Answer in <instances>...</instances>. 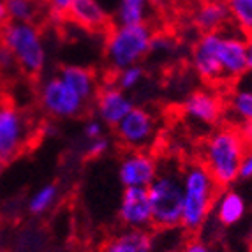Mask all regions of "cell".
<instances>
[{
    "instance_id": "6da1fadb",
    "label": "cell",
    "mask_w": 252,
    "mask_h": 252,
    "mask_svg": "<svg viewBox=\"0 0 252 252\" xmlns=\"http://www.w3.org/2000/svg\"><path fill=\"white\" fill-rule=\"evenodd\" d=\"M247 145L233 127H219L201 145V164L219 187H231L238 180L240 164Z\"/></svg>"
},
{
    "instance_id": "7a4b0ae2",
    "label": "cell",
    "mask_w": 252,
    "mask_h": 252,
    "mask_svg": "<svg viewBox=\"0 0 252 252\" xmlns=\"http://www.w3.org/2000/svg\"><path fill=\"white\" fill-rule=\"evenodd\" d=\"M184 205L180 227L187 233L201 231L212 215L219 185L201 162H192L182 169Z\"/></svg>"
},
{
    "instance_id": "3957f363",
    "label": "cell",
    "mask_w": 252,
    "mask_h": 252,
    "mask_svg": "<svg viewBox=\"0 0 252 252\" xmlns=\"http://www.w3.org/2000/svg\"><path fill=\"white\" fill-rule=\"evenodd\" d=\"M0 44L11 51L18 69L25 74H41L46 67L48 48L35 23L7 21L0 29Z\"/></svg>"
},
{
    "instance_id": "277c9868",
    "label": "cell",
    "mask_w": 252,
    "mask_h": 252,
    "mask_svg": "<svg viewBox=\"0 0 252 252\" xmlns=\"http://www.w3.org/2000/svg\"><path fill=\"white\" fill-rule=\"evenodd\" d=\"M147 192L152 206V226L157 229L180 227L184 205L182 171L171 168L159 169L157 177L147 187Z\"/></svg>"
},
{
    "instance_id": "5b68a950",
    "label": "cell",
    "mask_w": 252,
    "mask_h": 252,
    "mask_svg": "<svg viewBox=\"0 0 252 252\" xmlns=\"http://www.w3.org/2000/svg\"><path fill=\"white\" fill-rule=\"evenodd\" d=\"M154 32L147 23L138 25H117L106 37V60L113 71L136 65L150 53Z\"/></svg>"
},
{
    "instance_id": "8992f818",
    "label": "cell",
    "mask_w": 252,
    "mask_h": 252,
    "mask_svg": "<svg viewBox=\"0 0 252 252\" xmlns=\"http://www.w3.org/2000/svg\"><path fill=\"white\" fill-rule=\"evenodd\" d=\"M32 138V122L20 108L0 102V164L23 152Z\"/></svg>"
},
{
    "instance_id": "52a82bcc",
    "label": "cell",
    "mask_w": 252,
    "mask_h": 252,
    "mask_svg": "<svg viewBox=\"0 0 252 252\" xmlns=\"http://www.w3.org/2000/svg\"><path fill=\"white\" fill-rule=\"evenodd\" d=\"M39 101H41L42 109L50 117L59 118V120H71V118L80 117L89 102L81 95H78L59 74L50 76L41 83Z\"/></svg>"
},
{
    "instance_id": "ba28073f",
    "label": "cell",
    "mask_w": 252,
    "mask_h": 252,
    "mask_svg": "<svg viewBox=\"0 0 252 252\" xmlns=\"http://www.w3.org/2000/svg\"><path fill=\"white\" fill-rule=\"evenodd\" d=\"M219 65L222 71L224 81L242 80L245 72L251 69L247 51V35L240 34L238 30H219L217 44H215Z\"/></svg>"
},
{
    "instance_id": "9c48e42d",
    "label": "cell",
    "mask_w": 252,
    "mask_h": 252,
    "mask_svg": "<svg viewBox=\"0 0 252 252\" xmlns=\"http://www.w3.org/2000/svg\"><path fill=\"white\" fill-rule=\"evenodd\" d=\"M157 118L150 109L134 106L115 126L118 141L129 150H147L157 136Z\"/></svg>"
},
{
    "instance_id": "30bf717a",
    "label": "cell",
    "mask_w": 252,
    "mask_h": 252,
    "mask_svg": "<svg viewBox=\"0 0 252 252\" xmlns=\"http://www.w3.org/2000/svg\"><path fill=\"white\" fill-rule=\"evenodd\" d=\"M160 166L147 150H129L118 162V180L126 187H145L154 182Z\"/></svg>"
},
{
    "instance_id": "8fae6325",
    "label": "cell",
    "mask_w": 252,
    "mask_h": 252,
    "mask_svg": "<svg viewBox=\"0 0 252 252\" xmlns=\"http://www.w3.org/2000/svg\"><path fill=\"white\" fill-rule=\"evenodd\" d=\"M118 220L130 229L152 226V206L145 187H126L118 203Z\"/></svg>"
},
{
    "instance_id": "7c38bea8",
    "label": "cell",
    "mask_w": 252,
    "mask_h": 252,
    "mask_svg": "<svg viewBox=\"0 0 252 252\" xmlns=\"http://www.w3.org/2000/svg\"><path fill=\"white\" fill-rule=\"evenodd\" d=\"M217 35L219 30L217 32H201L190 51V65H192L194 72L210 85L224 83L222 71H220L217 55H215Z\"/></svg>"
},
{
    "instance_id": "4fadbf2b",
    "label": "cell",
    "mask_w": 252,
    "mask_h": 252,
    "mask_svg": "<svg viewBox=\"0 0 252 252\" xmlns=\"http://www.w3.org/2000/svg\"><path fill=\"white\" fill-rule=\"evenodd\" d=\"M182 111H184L185 118H189L190 122L210 127L219 124V120L222 118L224 102L212 90L199 89L185 97L184 104H182Z\"/></svg>"
},
{
    "instance_id": "5bb4252c",
    "label": "cell",
    "mask_w": 252,
    "mask_h": 252,
    "mask_svg": "<svg viewBox=\"0 0 252 252\" xmlns=\"http://www.w3.org/2000/svg\"><path fill=\"white\" fill-rule=\"evenodd\" d=\"M95 117L104 126L115 127L130 109L134 108V101L130 99L129 92L122 90L117 85H104L101 90L95 92Z\"/></svg>"
},
{
    "instance_id": "9a60e30c",
    "label": "cell",
    "mask_w": 252,
    "mask_h": 252,
    "mask_svg": "<svg viewBox=\"0 0 252 252\" xmlns=\"http://www.w3.org/2000/svg\"><path fill=\"white\" fill-rule=\"evenodd\" d=\"M212 214L222 227H233L247 215V199L238 190L224 187L220 192H217Z\"/></svg>"
},
{
    "instance_id": "2e32d148",
    "label": "cell",
    "mask_w": 252,
    "mask_h": 252,
    "mask_svg": "<svg viewBox=\"0 0 252 252\" xmlns=\"http://www.w3.org/2000/svg\"><path fill=\"white\" fill-rule=\"evenodd\" d=\"M101 252H156V236L148 229L126 227L115 233Z\"/></svg>"
},
{
    "instance_id": "e0dca14e",
    "label": "cell",
    "mask_w": 252,
    "mask_h": 252,
    "mask_svg": "<svg viewBox=\"0 0 252 252\" xmlns=\"http://www.w3.org/2000/svg\"><path fill=\"white\" fill-rule=\"evenodd\" d=\"M65 14L72 23L87 30H102L109 21V14L101 0H72Z\"/></svg>"
},
{
    "instance_id": "ac0fdd59",
    "label": "cell",
    "mask_w": 252,
    "mask_h": 252,
    "mask_svg": "<svg viewBox=\"0 0 252 252\" xmlns=\"http://www.w3.org/2000/svg\"><path fill=\"white\" fill-rule=\"evenodd\" d=\"M192 23L201 32L224 30L229 23L226 0H199L192 13Z\"/></svg>"
},
{
    "instance_id": "d6986e66",
    "label": "cell",
    "mask_w": 252,
    "mask_h": 252,
    "mask_svg": "<svg viewBox=\"0 0 252 252\" xmlns=\"http://www.w3.org/2000/svg\"><path fill=\"white\" fill-rule=\"evenodd\" d=\"M59 76L78 95L83 97L85 101H90L95 95L97 81L90 69L81 67V65H65L59 71Z\"/></svg>"
},
{
    "instance_id": "ffe728a7",
    "label": "cell",
    "mask_w": 252,
    "mask_h": 252,
    "mask_svg": "<svg viewBox=\"0 0 252 252\" xmlns=\"http://www.w3.org/2000/svg\"><path fill=\"white\" fill-rule=\"evenodd\" d=\"M227 113L236 124L252 122V89L240 81L229 90L227 95Z\"/></svg>"
},
{
    "instance_id": "44dd1931",
    "label": "cell",
    "mask_w": 252,
    "mask_h": 252,
    "mask_svg": "<svg viewBox=\"0 0 252 252\" xmlns=\"http://www.w3.org/2000/svg\"><path fill=\"white\" fill-rule=\"evenodd\" d=\"M152 0H118L115 20L120 25H138L147 23Z\"/></svg>"
},
{
    "instance_id": "7402d4cb",
    "label": "cell",
    "mask_w": 252,
    "mask_h": 252,
    "mask_svg": "<svg viewBox=\"0 0 252 252\" xmlns=\"http://www.w3.org/2000/svg\"><path fill=\"white\" fill-rule=\"evenodd\" d=\"M60 198V189L55 184H46L39 187L32 196H30L27 208L32 215H44L57 205Z\"/></svg>"
},
{
    "instance_id": "603a6c76",
    "label": "cell",
    "mask_w": 252,
    "mask_h": 252,
    "mask_svg": "<svg viewBox=\"0 0 252 252\" xmlns=\"http://www.w3.org/2000/svg\"><path fill=\"white\" fill-rule=\"evenodd\" d=\"M229 11V23L240 34H252V0H226Z\"/></svg>"
},
{
    "instance_id": "cb8c5ba5",
    "label": "cell",
    "mask_w": 252,
    "mask_h": 252,
    "mask_svg": "<svg viewBox=\"0 0 252 252\" xmlns=\"http://www.w3.org/2000/svg\"><path fill=\"white\" fill-rule=\"evenodd\" d=\"M41 0H5V11L9 21L34 23L39 16Z\"/></svg>"
},
{
    "instance_id": "d4e9b609",
    "label": "cell",
    "mask_w": 252,
    "mask_h": 252,
    "mask_svg": "<svg viewBox=\"0 0 252 252\" xmlns=\"http://www.w3.org/2000/svg\"><path fill=\"white\" fill-rule=\"evenodd\" d=\"M145 80V69L136 63V65H129V67H124L120 71H117V81L115 85L120 87L126 92L130 90H136L141 85V81Z\"/></svg>"
},
{
    "instance_id": "484cf974",
    "label": "cell",
    "mask_w": 252,
    "mask_h": 252,
    "mask_svg": "<svg viewBox=\"0 0 252 252\" xmlns=\"http://www.w3.org/2000/svg\"><path fill=\"white\" fill-rule=\"evenodd\" d=\"M177 50V41L168 34H157L152 37V44H150V51L154 53H160V55H169Z\"/></svg>"
},
{
    "instance_id": "4316f807",
    "label": "cell",
    "mask_w": 252,
    "mask_h": 252,
    "mask_svg": "<svg viewBox=\"0 0 252 252\" xmlns=\"http://www.w3.org/2000/svg\"><path fill=\"white\" fill-rule=\"evenodd\" d=\"M106 136V126L99 120L97 117L94 118H89L83 126V138L87 141H92V139H97V138H102Z\"/></svg>"
},
{
    "instance_id": "83f0119b",
    "label": "cell",
    "mask_w": 252,
    "mask_h": 252,
    "mask_svg": "<svg viewBox=\"0 0 252 252\" xmlns=\"http://www.w3.org/2000/svg\"><path fill=\"white\" fill-rule=\"evenodd\" d=\"M109 147H111V143H109V139L106 136L92 139V141H87V156L94 157V159L95 157H102L108 154Z\"/></svg>"
},
{
    "instance_id": "f1b7e54d",
    "label": "cell",
    "mask_w": 252,
    "mask_h": 252,
    "mask_svg": "<svg viewBox=\"0 0 252 252\" xmlns=\"http://www.w3.org/2000/svg\"><path fill=\"white\" fill-rule=\"evenodd\" d=\"M238 180L252 182V147H247L244 157H242V164H240V171H238Z\"/></svg>"
},
{
    "instance_id": "f546056e",
    "label": "cell",
    "mask_w": 252,
    "mask_h": 252,
    "mask_svg": "<svg viewBox=\"0 0 252 252\" xmlns=\"http://www.w3.org/2000/svg\"><path fill=\"white\" fill-rule=\"evenodd\" d=\"M16 69H18V63L13 55H11V51L0 44V72L9 74V72L16 71Z\"/></svg>"
},
{
    "instance_id": "4dcf8cb0",
    "label": "cell",
    "mask_w": 252,
    "mask_h": 252,
    "mask_svg": "<svg viewBox=\"0 0 252 252\" xmlns=\"http://www.w3.org/2000/svg\"><path fill=\"white\" fill-rule=\"evenodd\" d=\"M180 252H215V249L201 238H190L182 245Z\"/></svg>"
},
{
    "instance_id": "1f68e13d",
    "label": "cell",
    "mask_w": 252,
    "mask_h": 252,
    "mask_svg": "<svg viewBox=\"0 0 252 252\" xmlns=\"http://www.w3.org/2000/svg\"><path fill=\"white\" fill-rule=\"evenodd\" d=\"M46 2L51 7V11L57 14H65L67 13L69 5L72 4V0H46Z\"/></svg>"
},
{
    "instance_id": "d6a6232c",
    "label": "cell",
    "mask_w": 252,
    "mask_h": 252,
    "mask_svg": "<svg viewBox=\"0 0 252 252\" xmlns=\"http://www.w3.org/2000/svg\"><path fill=\"white\" fill-rule=\"evenodd\" d=\"M236 130H238V134L242 136L244 143L247 145V147H252V122L240 124V127Z\"/></svg>"
},
{
    "instance_id": "836d02e7",
    "label": "cell",
    "mask_w": 252,
    "mask_h": 252,
    "mask_svg": "<svg viewBox=\"0 0 252 252\" xmlns=\"http://www.w3.org/2000/svg\"><path fill=\"white\" fill-rule=\"evenodd\" d=\"M9 21L7 11H5V0H0V29Z\"/></svg>"
},
{
    "instance_id": "e575fe53",
    "label": "cell",
    "mask_w": 252,
    "mask_h": 252,
    "mask_svg": "<svg viewBox=\"0 0 252 252\" xmlns=\"http://www.w3.org/2000/svg\"><path fill=\"white\" fill-rule=\"evenodd\" d=\"M242 81H244V83H247L249 87H251V89H252V67L249 69L247 72H245V76H244V78H242Z\"/></svg>"
},
{
    "instance_id": "d590c367",
    "label": "cell",
    "mask_w": 252,
    "mask_h": 252,
    "mask_svg": "<svg viewBox=\"0 0 252 252\" xmlns=\"http://www.w3.org/2000/svg\"><path fill=\"white\" fill-rule=\"evenodd\" d=\"M247 51H249V62H251V67H252V34L247 35Z\"/></svg>"
},
{
    "instance_id": "8d00e7d4",
    "label": "cell",
    "mask_w": 252,
    "mask_h": 252,
    "mask_svg": "<svg viewBox=\"0 0 252 252\" xmlns=\"http://www.w3.org/2000/svg\"><path fill=\"white\" fill-rule=\"evenodd\" d=\"M249 252H252V227H251V233H249Z\"/></svg>"
},
{
    "instance_id": "74e56055",
    "label": "cell",
    "mask_w": 252,
    "mask_h": 252,
    "mask_svg": "<svg viewBox=\"0 0 252 252\" xmlns=\"http://www.w3.org/2000/svg\"><path fill=\"white\" fill-rule=\"evenodd\" d=\"M185 2H199V0H185Z\"/></svg>"
},
{
    "instance_id": "f35d334b",
    "label": "cell",
    "mask_w": 252,
    "mask_h": 252,
    "mask_svg": "<svg viewBox=\"0 0 252 252\" xmlns=\"http://www.w3.org/2000/svg\"><path fill=\"white\" fill-rule=\"evenodd\" d=\"M178 252H180V251H178Z\"/></svg>"
}]
</instances>
